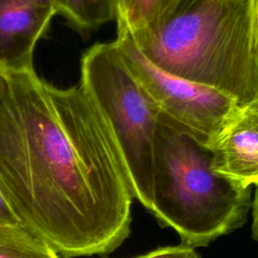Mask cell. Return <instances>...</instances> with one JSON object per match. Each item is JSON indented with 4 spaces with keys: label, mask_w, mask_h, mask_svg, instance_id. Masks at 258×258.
Returning a JSON list of instances; mask_svg holds the SVG:
<instances>
[{
    "label": "cell",
    "mask_w": 258,
    "mask_h": 258,
    "mask_svg": "<svg viewBox=\"0 0 258 258\" xmlns=\"http://www.w3.org/2000/svg\"><path fill=\"white\" fill-rule=\"evenodd\" d=\"M0 192L21 224L64 258L107 254L128 237L132 190L114 132L81 85L6 74Z\"/></svg>",
    "instance_id": "obj_1"
},
{
    "label": "cell",
    "mask_w": 258,
    "mask_h": 258,
    "mask_svg": "<svg viewBox=\"0 0 258 258\" xmlns=\"http://www.w3.org/2000/svg\"><path fill=\"white\" fill-rule=\"evenodd\" d=\"M131 37L170 74L217 89L238 104L258 98L254 0H181L156 29Z\"/></svg>",
    "instance_id": "obj_2"
},
{
    "label": "cell",
    "mask_w": 258,
    "mask_h": 258,
    "mask_svg": "<svg viewBox=\"0 0 258 258\" xmlns=\"http://www.w3.org/2000/svg\"><path fill=\"white\" fill-rule=\"evenodd\" d=\"M250 188L218 174L212 153L159 123L150 212L190 247L206 246L240 227Z\"/></svg>",
    "instance_id": "obj_3"
},
{
    "label": "cell",
    "mask_w": 258,
    "mask_h": 258,
    "mask_svg": "<svg viewBox=\"0 0 258 258\" xmlns=\"http://www.w3.org/2000/svg\"><path fill=\"white\" fill-rule=\"evenodd\" d=\"M81 86L109 122L120 146L133 197L152 203L158 114L112 42H99L82 56Z\"/></svg>",
    "instance_id": "obj_4"
},
{
    "label": "cell",
    "mask_w": 258,
    "mask_h": 258,
    "mask_svg": "<svg viewBox=\"0 0 258 258\" xmlns=\"http://www.w3.org/2000/svg\"><path fill=\"white\" fill-rule=\"evenodd\" d=\"M113 41L128 71L155 108L159 123L209 150L225 121L239 105L227 94L170 74L138 48L125 24L117 19Z\"/></svg>",
    "instance_id": "obj_5"
},
{
    "label": "cell",
    "mask_w": 258,
    "mask_h": 258,
    "mask_svg": "<svg viewBox=\"0 0 258 258\" xmlns=\"http://www.w3.org/2000/svg\"><path fill=\"white\" fill-rule=\"evenodd\" d=\"M209 150L218 174L242 187L258 186V98L235 108Z\"/></svg>",
    "instance_id": "obj_6"
},
{
    "label": "cell",
    "mask_w": 258,
    "mask_h": 258,
    "mask_svg": "<svg viewBox=\"0 0 258 258\" xmlns=\"http://www.w3.org/2000/svg\"><path fill=\"white\" fill-rule=\"evenodd\" d=\"M55 14L49 0H0V72L33 70L38 39Z\"/></svg>",
    "instance_id": "obj_7"
},
{
    "label": "cell",
    "mask_w": 258,
    "mask_h": 258,
    "mask_svg": "<svg viewBox=\"0 0 258 258\" xmlns=\"http://www.w3.org/2000/svg\"><path fill=\"white\" fill-rule=\"evenodd\" d=\"M180 1L119 0L116 18L125 24L131 34L152 31L172 14Z\"/></svg>",
    "instance_id": "obj_8"
},
{
    "label": "cell",
    "mask_w": 258,
    "mask_h": 258,
    "mask_svg": "<svg viewBox=\"0 0 258 258\" xmlns=\"http://www.w3.org/2000/svg\"><path fill=\"white\" fill-rule=\"evenodd\" d=\"M55 14L67 18L81 32L93 29L116 18L117 0H49Z\"/></svg>",
    "instance_id": "obj_9"
},
{
    "label": "cell",
    "mask_w": 258,
    "mask_h": 258,
    "mask_svg": "<svg viewBox=\"0 0 258 258\" xmlns=\"http://www.w3.org/2000/svg\"><path fill=\"white\" fill-rule=\"evenodd\" d=\"M0 258H59L41 238L22 224L0 226Z\"/></svg>",
    "instance_id": "obj_10"
},
{
    "label": "cell",
    "mask_w": 258,
    "mask_h": 258,
    "mask_svg": "<svg viewBox=\"0 0 258 258\" xmlns=\"http://www.w3.org/2000/svg\"><path fill=\"white\" fill-rule=\"evenodd\" d=\"M133 258H200V256L195 251L194 247L188 245H178L157 248Z\"/></svg>",
    "instance_id": "obj_11"
},
{
    "label": "cell",
    "mask_w": 258,
    "mask_h": 258,
    "mask_svg": "<svg viewBox=\"0 0 258 258\" xmlns=\"http://www.w3.org/2000/svg\"><path fill=\"white\" fill-rule=\"evenodd\" d=\"M18 224H21L20 220L14 214V212L0 192V226Z\"/></svg>",
    "instance_id": "obj_12"
},
{
    "label": "cell",
    "mask_w": 258,
    "mask_h": 258,
    "mask_svg": "<svg viewBox=\"0 0 258 258\" xmlns=\"http://www.w3.org/2000/svg\"><path fill=\"white\" fill-rule=\"evenodd\" d=\"M252 232L253 237L258 243V186H255V194H254V200L252 202Z\"/></svg>",
    "instance_id": "obj_13"
},
{
    "label": "cell",
    "mask_w": 258,
    "mask_h": 258,
    "mask_svg": "<svg viewBox=\"0 0 258 258\" xmlns=\"http://www.w3.org/2000/svg\"><path fill=\"white\" fill-rule=\"evenodd\" d=\"M6 83H7V77L5 74L1 73L0 72V98L5 90V87H6Z\"/></svg>",
    "instance_id": "obj_14"
},
{
    "label": "cell",
    "mask_w": 258,
    "mask_h": 258,
    "mask_svg": "<svg viewBox=\"0 0 258 258\" xmlns=\"http://www.w3.org/2000/svg\"><path fill=\"white\" fill-rule=\"evenodd\" d=\"M255 2V9H256V14H257V19H258V0H254Z\"/></svg>",
    "instance_id": "obj_15"
},
{
    "label": "cell",
    "mask_w": 258,
    "mask_h": 258,
    "mask_svg": "<svg viewBox=\"0 0 258 258\" xmlns=\"http://www.w3.org/2000/svg\"><path fill=\"white\" fill-rule=\"evenodd\" d=\"M117 2H119V0H117ZM118 5V4H117Z\"/></svg>",
    "instance_id": "obj_16"
}]
</instances>
